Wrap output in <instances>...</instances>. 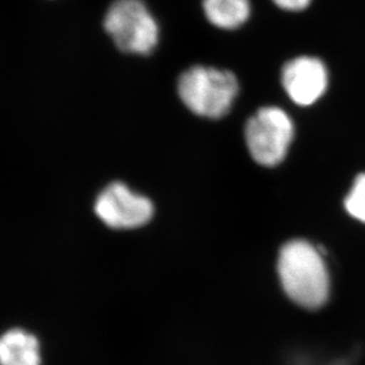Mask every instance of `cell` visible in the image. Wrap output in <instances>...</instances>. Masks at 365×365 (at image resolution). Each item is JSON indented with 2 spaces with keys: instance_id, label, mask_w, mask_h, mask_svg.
<instances>
[{
  "instance_id": "6",
  "label": "cell",
  "mask_w": 365,
  "mask_h": 365,
  "mask_svg": "<svg viewBox=\"0 0 365 365\" xmlns=\"http://www.w3.org/2000/svg\"><path fill=\"white\" fill-rule=\"evenodd\" d=\"M281 81L292 101L309 106L323 96L329 76L325 64L319 58L300 56L286 63Z\"/></svg>"
},
{
  "instance_id": "7",
  "label": "cell",
  "mask_w": 365,
  "mask_h": 365,
  "mask_svg": "<svg viewBox=\"0 0 365 365\" xmlns=\"http://www.w3.org/2000/svg\"><path fill=\"white\" fill-rule=\"evenodd\" d=\"M0 365H41L37 338L21 329L5 332L0 337Z\"/></svg>"
},
{
  "instance_id": "9",
  "label": "cell",
  "mask_w": 365,
  "mask_h": 365,
  "mask_svg": "<svg viewBox=\"0 0 365 365\" xmlns=\"http://www.w3.org/2000/svg\"><path fill=\"white\" fill-rule=\"evenodd\" d=\"M345 207L352 217L365 223V173L356 178L352 189L345 198Z\"/></svg>"
},
{
  "instance_id": "8",
  "label": "cell",
  "mask_w": 365,
  "mask_h": 365,
  "mask_svg": "<svg viewBox=\"0 0 365 365\" xmlns=\"http://www.w3.org/2000/svg\"><path fill=\"white\" fill-rule=\"evenodd\" d=\"M203 10L210 24L234 30L250 19V0H203Z\"/></svg>"
},
{
  "instance_id": "2",
  "label": "cell",
  "mask_w": 365,
  "mask_h": 365,
  "mask_svg": "<svg viewBox=\"0 0 365 365\" xmlns=\"http://www.w3.org/2000/svg\"><path fill=\"white\" fill-rule=\"evenodd\" d=\"M239 91L235 75L216 68L195 66L178 80L182 103L197 115L218 119L232 108Z\"/></svg>"
},
{
  "instance_id": "10",
  "label": "cell",
  "mask_w": 365,
  "mask_h": 365,
  "mask_svg": "<svg viewBox=\"0 0 365 365\" xmlns=\"http://www.w3.org/2000/svg\"><path fill=\"white\" fill-rule=\"evenodd\" d=\"M274 4L282 10L298 12L305 10L311 4V0H273Z\"/></svg>"
},
{
  "instance_id": "5",
  "label": "cell",
  "mask_w": 365,
  "mask_h": 365,
  "mask_svg": "<svg viewBox=\"0 0 365 365\" xmlns=\"http://www.w3.org/2000/svg\"><path fill=\"white\" fill-rule=\"evenodd\" d=\"M94 211L109 228L134 229L151 220L153 205L151 200L130 191L123 182H114L100 192Z\"/></svg>"
},
{
  "instance_id": "1",
  "label": "cell",
  "mask_w": 365,
  "mask_h": 365,
  "mask_svg": "<svg viewBox=\"0 0 365 365\" xmlns=\"http://www.w3.org/2000/svg\"><path fill=\"white\" fill-rule=\"evenodd\" d=\"M277 272L281 286L292 302L306 309H318L330 295V277L319 250L294 240L280 250Z\"/></svg>"
},
{
  "instance_id": "4",
  "label": "cell",
  "mask_w": 365,
  "mask_h": 365,
  "mask_svg": "<svg viewBox=\"0 0 365 365\" xmlns=\"http://www.w3.org/2000/svg\"><path fill=\"white\" fill-rule=\"evenodd\" d=\"M293 138L289 116L277 107L257 110L246 125V141L250 155L260 165H277L287 155Z\"/></svg>"
},
{
  "instance_id": "3",
  "label": "cell",
  "mask_w": 365,
  "mask_h": 365,
  "mask_svg": "<svg viewBox=\"0 0 365 365\" xmlns=\"http://www.w3.org/2000/svg\"><path fill=\"white\" fill-rule=\"evenodd\" d=\"M103 26L123 53L148 55L158 44V23L143 0H115Z\"/></svg>"
},
{
  "instance_id": "11",
  "label": "cell",
  "mask_w": 365,
  "mask_h": 365,
  "mask_svg": "<svg viewBox=\"0 0 365 365\" xmlns=\"http://www.w3.org/2000/svg\"><path fill=\"white\" fill-rule=\"evenodd\" d=\"M352 359H341L334 361V362L330 363L327 365H351Z\"/></svg>"
}]
</instances>
